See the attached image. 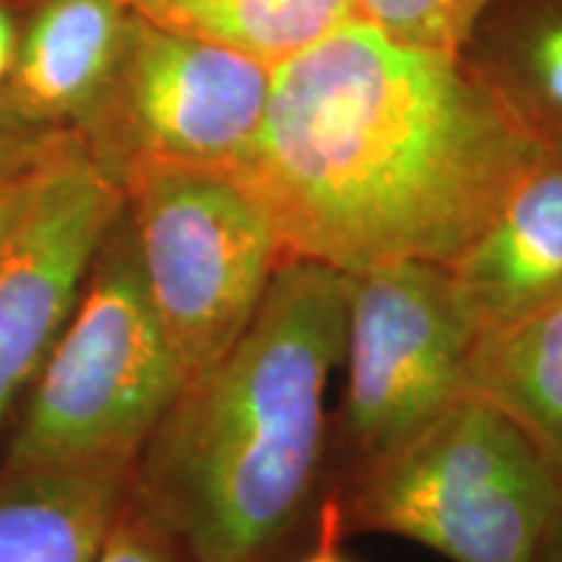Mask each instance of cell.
<instances>
[{"mask_svg": "<svg viewBox=\"0 0 562 562\" xmlns=\"http://www.w3.org/2000/svg\"><path fill=\"white\" fill-rule=\"evenodd\" d=\"M94 562H199L159 516L128 492Z\"/></svg>", "mask_w": 562, "mask_h": 562, "instance_id": "cell-16", "label": "cell"}, {"mask_svg": "<svg viewBox=\"0 0 562 562\" xmlns=\"http://www.w3.org/2000/svg\"><path fill=\"white\" fill-rule=\"evenodd\" d=\"M161 30L229 47L281 66L357 16L355 0H128Z\"/></svg>", "mask_w": 562, "mask_h": 562, "instance_id": "cell-13", "label": "cell"}, {"mask_svg": "<svg viewBox=\"0 0 562 562\" xmlns=\"http://www.w3.org/2000/svg\"><path fill=\"white\" fill-rule=\"evenodd\" d=\"M357 16L391 37L422 47L459 50L492 0H355Z\"/></svg>", "mask_w": 562, "mask_h": 562, "instance_id": "cell-15", "label": "cell"}, {"mask_svg": "<svg viewBox=\"0 0 562 562\" xmlns=\"http://www.w3.org/2000/svg\"><path fill=\"white\" fill-rule=\"evenodd\" d=\"M463 396L495 406L562 474V294L524 318L476 334Z\"/></svg>", "mask_w": 562, "mask_h": 562, "instance_id": "cell-12", "label": "cell"}, {"mask_svg": "<svg viewBox=\"0 0 562 562\" xmlns=\"http://www.w3.org/2000/svg\"><path fill=\"white\" fill-rule=\"evenodd\" d=\"M121 211V186L63 133L0 243V438Z\"/></svg>", "mask_w": 562, "mask_h": 562, "instance_id": "cell-8", "label": "cell"}, {"mask_svg": "<svg viewBox=\"0 0 562 562\" xmlns=\"http://www.w3.org/2000/svg\"><path fill=\"white\" fill-rule=\"evenodd\" d=\"M328 487L347 537L406 539L451 562H531L562 505L558 469L474 396Z\"/></svg>", "mask_w": 562, "mask_h": 562, "instance_id": "cell-3", "label": "cell"}, {"mask_svg": "<svg viewBox=\"0 0 562 562\" xmlns=\"http://www.w3.org/2000/svg\"><path fill=\"white\" fill-rule=\"evenodd\" d=\"M273 68L133 13L108 87L74 133L121 186L140 167H240L261 133Z\"/></svg>", "mask_w": 562, "mask_h": 562, "instance_id": "cell-6", "label": "cell"}, {"mask_svg": "<svg viewBox=\"0 0 562 562\" xmlns=\"http://www.w3.org/2000/svg\"><path fill=\"white\" fill-rule=\"evenodd\" d=\"M121 191L140 277L188 383L250 326L286 261L279 232L237 170L140 167Z\"/></svg>", "mask_w": 562, "mask_h": 562, "instance_id": "cell-5", "label": "cell"}, {"mask_svg": "<svg viewBox=\"0 0 562 562\" xmlns=\"http://www.w3.org/2000/svg\"><path fill=\"white\" fill-rule=\"evenodd\" d=\"M518 60V83L503 87L533 128L550 144H562V0L539 13L524 37Z\"/></svg>", "mask_w": 562, "mask_h": 562, "instance_id": "cell-14", "label": "cell"}, {"mask_svg": "<svg viewBox=\"0 0 562 562\" xmlns=\"http://www.w3.org/2000/svg\"><path fill=\"white\" fill-rule=\"evenodd\" d=\"M136 463L0 467V562H94Z\"/></svg>", "mask_w": 562, "mask_h": 562, "instance_id": "cell-11", "label": "cell"}, {"mask_svg": "<svg viewBox=\"0 0 562 562\" xmlns=\"http://www.w3.org/2000/svg\"><path fill=\"white\" fill-rule=\"evenodd\" d=\"M128 0H19V42L0 104L47 131H76L128 37Z\"/></svg>", "mask_w": 562, "mask_h": 562, "instance_id": "cell-9", "label": "cell"}, {"mask_svg": "<svg viewBox=\"0 0 562 562\" xmlns=\"http://www.w3.org/2000/svg\"><path fill=\"white\" fill-rule=\"evenodd\" d=\"M349 277L347 385L331 419L341 476L463 396V368L480 334L446 266L393 261Z\"/></svg>", "mask_w": 562, "mask_h": 562, "instance_id": "cell-7", "label": "cell"}, {"mask_svg": "<svg viewBox=\"0 0 562 562\" xmlns=\"http://www.w3.org/2000/svg\"><path fill=\"white\" fill-rule=\"evenodd\" d=\"M63 131H47L13 115L0 104V167L37 157Z\"/></svg>", "mask_w": 562, "mask_h": 562, "instance_id": "cell-18", "label": "cell"}, {"mask_svg": "<svg viewBox=\"0 0 562 562\" xmlns=\"http://www.w3.org/2000/svg\"><path fill=\"white\" fill-rule=\"evenodd\" d=\"M63 133H66V131H63ZM63 133H60V136H63ZM58 138H55V140H58ZM55 140H53L50 146H47L45 151H40L37 157L16 161V165H3V167H0V243L5 240V235H9L11 224L16 222L19 211H21V206H24V201H26V193H30V188H32L34 175H37L42 159H45L47 154H50V149L55 146Z\"/></svg>", "mask_w": 562, "mask_h": 562, "instance_id": "cell-19", "label": "cell"}, {"mask_svg": "<svg viewBox=\"0 0 562 562\" xmlns=\"http://www.w3.org/2000/svg\"><path fill=\"white\" fill-rule=\"evenodd\" d=\"M313 526L315 531L311 547H305V550L297 552L286 562H355L341 550V542L347 533H344L341 524L339 497H336V492L331 487H326V492H323Z\"/></svg>", "mask_w": 562, "mask_h": 562, "instance_id": "cell-17", "label": "cell"}, {"mask_svg": "<svg viewBox=\"0 0 562 562\" xmlns=\"http://www.w3.org/2000/svg\"><path fill=\"white\" fill-rule=\"evenodd\" d=\"M19 42V0H0V97L11 81Z\"/></svg>", "mask_w": 562, "mask_h": 562, "instance_id": "cell-20", "label": "cell"}, {"mask_svg": "<svg viewBox=\"0 0 562 562\" xmlns=\"http://www.w3.org/2000/svg\"><path fill=\"white\" fill-rule=\"evenodd\" d=\"M476 331L529 315L562 294V144H552L451 266Z\"/></svg>", "mask_w": 562, "mask_h": 562, "instance_id": "cell-10", "label": "cell"}, {"mask_svg": "<svg viewBox=\"0 0 562 562\" xmlns=\"http://www.w3.org/2000/svg\"><path fill=\"white\" fill-rule=\"evenodd\" d=\"M550 146L459 50L351 19L273 68L261 133L235 170L286 261L360 273L451 266Z\"/></svg>", "mask_w": 562, "mask_h": 562, "instance_id": "cell-1", "label": "cell"}, {"mask_svg": "<svg viewBox=\"0 0 562 562\" xmlns=\"http://www.w3.org/2000/svg\"><path fill=\"white\" fill-rule=\"evenodd\" d=\"M349 290L331 266L281 263L240 339L182 385L138 453L133 492L199 562H286L315 521Z\"/></svg>", "mask_w": 562, "mask_h": 562, "instance_id": "cell-2", "label": "cell"}, {"mask_svg": "<svg viewBox=\"0 0 562 562\" xmlns=\"http://www.w3.org/2000/svg\"><path fill=\"white\" fill-rule=\"evenodd\" d=\"M531 562H562V505L560 510L554 513L550 529L544 531L542 542H539Z\"/></svg>", "mask_w": 562, "mask_h": 562, "instance_id": "cell-21", "label": "cell"}, {"mask_svg": "<svg viewBox=\"0 0 562 562\" xmlns=\"http://www.w3.org/2000/svg\"><path fill=\"white\" fill-rule=\"evenodd\" d=\"M182 385L121 211L13 412L0 467L136 463Z\"/></svg>", "mask_w": 562, "mask_h": 562, "instance_id": "cell-4", "label": "cell"}]
</instances>
